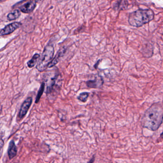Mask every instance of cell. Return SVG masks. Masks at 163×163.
I'll return each mask as SVG.
<instances>
[{"label":"cell","instance_id":"8fae6325","mask_svg":"<svg viewBox=\"0 0 163 163\" xmlns=\"http://www.w3.org/2000/svg\"><path fill=\"white\" fill-rule=\"evenodd\" d=\"M17 150V146H15V143L14 140L10 141L9 144L8 149V155L10 159L13 158L16 156Z\"/></svg>","mask_w":163,"mask_h":163},{"label":"cell","instance_id":"30bf717a","mask_svg":"<svg viewBox=\"0 0 163 163\" xmlns=\"http://www.w3.org/2000/svg\"><path fill=\"white\" fill-rule=\"evenodd\" d=\"M65 51L66 49L65 48H62V49H60L58 51V52L56 54L55 57L53 59L51 62L49 64L48 68H52L53 66H55L56 64H57L59 62V61L60 60V58L63 57V55L65 53Z\"/></svg>","mask_w":163,"mask_h":163},{"label":"cell","instance_id":"2e32d148","mask_svg":"<svg viewBox=\"0 0 163 163\" xmlns=\"http://www.w3.org/2000/svg\"><path fill=\"white\" fill-rule=\"evenodd\" d=\"M94 160L95 156L94 155V156L92 157V158H91V159L90 160V161H89V162H88V163H93V162H94Z\"/></svg>","mask_w":163,"mask_h":163},{"label":"cell","instance_id":"7a4b0ae2","mask_svg":"<svg viewBox=\"0 0 163 163\" xmlns=\"http://www.w3.org/2000/svg\"><path fill=\"white\" fill-rule=\"evenodd\" d=\"M155 13L151 9L139 8L130 13L128 23L134 27H140L154 20Z\"/></svg>","mask_w":163,"mask_h":163},{"label":"cell","instance_id":"3957f363","mask_svg":"<svg viewBox=\"0 0 163 163\" xmlns=\"http://www.w3.org/2000/svg\"><path fill=\"white\" fill-rule=\"evenodd\" d=\"M43 78V82L47 86L46 93L49 98H53L60 89V76L57 72L52 71L45 74Z\"/></svg>","mask_w":163,"mask_h":163},{"label":"cell","instance_id":"e0dca14e","mask_svg":"<svg viewBox=\"0 0 163 163\" xmlns=\"http://www.w3.org/2000/svg\"><path fill=\"white\" fill-rule=\"evenodd\" d=\"M160 137L161 138L163 139V132L161 133V134H160Z\"/></svg>","mask_w":163,"mask_h":163},{"label":"cell","instance_id":"9a60e30c","mask_svg":"<svg viewBox=\"0 0 163 163\" xmlns=\"http://www.w3.org/2000/svg\"><path fill=\"white\" fill-rule=\"evenodd\" d=\"M89 93L87 92H82L80 93L77 99L82 103H85L87 100L88 98L89 97Z\"/></svg>","mask_w":163,"mask_h":163},{"label":"cell","instance_id":"52a82bcc","mask_svg":"<svg viewBox=\"0 0 163 163\" xmlns=\"http://www.w3.org/2000/svg\"><path fill=\"white\" fill-rule=\"evenodd\" d=\"M104 81L103 77L100 76H97L94 79L86 82V85L90 88L98 89L100 88L103 85Z\"/></svg>","mask_w":163,"mask_h":163},{"label":"cell","instance_id":"9c48e42d","mask_svg":"<svg viewBox=\"0 0 163 163\" xmlns=\"http://www.w3.org/2000/svg\"><path fill=\"white\" fill-rule=\"evenodd\" d=\"M132 4H129L128 1H117L113 4L112 8L115 10H124L129 9Z\"/></svg>","mask_w":163,"mask_h":163},{"label":"cell","instance_id":"8992f818","mask_svg":"<svg viewBox=\"0 0 163 163\" xmlns=\"http://www.w3.org/2000/svg\"><path fill=\"white\" fill-rule=\"evenodd\" d=\"M32 101L33 99L31 97H28L23 101L19 112L18 117L20 119L23 118L26 115V114H27V112L32 103Z\"/></svg>","mask_w":163,"mask_h":163},{"label":"cell","instance_id":"ba28073f","mask_svg":"<svg viewBox=\"0 0 163 163\" xmlns=\"http://www.w3.org/2000/svg\"><path fill=\"white\" fill-rule=\"evenodd\" d=\"M36 1H32L28 2L19 7L21 12L25 14H29L33 12L36 6Z\"/></svg>","mask_w":163,"mask_h":163},{"label":"cell","instance_id":"4fadbf2b","mask_svg":"<svg viewBox=\"0 0 163 163\" xmlns=\"http://www.w3.org/2000/svg\"><path fill=\"white\" fill-rule=\"evenodd\" d=\"M40 56L39 54H35L33 56L30 60L28 61L27 62V66L29 68H32L35 65V64L37 63V60L39 59Z\"/></svg>","mask_w":163,"mask_h":163},{"label":"cell","instance_id":"5b68a950","mask_svg":"<svg viewBox=\"0 0 163 163\" xmlns=\"http://www.w3.org/2000/svg\"><path fill=\"white\" fill-rule=\"evenodd\" d=\"M21 26H22V23L17 22L10 23L9 25L5 26L3 29H2L0 33L1 35L3 36V35H10L11 33H13L18 28L21 27Z\"/></svg>","mask_w":163,"mask_h":163},{"label":"cell","instance_id":"7c38bea8","mask_svg":"<svg viewBox=\"0 0 163 163\" xmlns=\"http://www.w3.org/2000/svg\"><path fill=\"white\" fill-rule=\"evenodd\" d=\"M20 15H21V11L18 9H16L8 14L7 15V17L9 21H13L19 18Z\"/></svg>","mask_w":163,"mask_h":163},{"label":"cell","instance_id":"5bb4252c","mask_svg":"<svg viewBox=\"0 0 163 163\" xmlns=\"http://www.w3.org/2000/svg\"><path fill=\"white\" fill-rule=\"evenodd\" d=\"M45 86V83L44 82H43L42 84H41V86H40V88L39 90L38 91L37 96H36V100H35V103H38V101H39L41 96H42V94L43 93Z\"/></svg>","mask_w":163,"mask_h":163},{"label":"cell","instance_id":"277c9868","mask_svg":"<svg viewBox=\"0 0 163 163\" xmlns=\"http://www.w3.org/2000/svg\"><path fill=\"white\" fill-rule=\"evenodd\" d=\"M54 54V48L51 45L48 44L45 48L41 57L39 59L36 66V69L40 72H43L48 68L52 61Z\"/></svg>","mask_w":163,"mask_h":163},{"label":"cell","instance_id":"6da1fadb","mask_svg":"<svg viewBox=\"0 0 163 163\" xmlns=\"http://www.w3.org/2000/svg\"><path fill=\"white\" fill-rule=\"evenodd\" d=\"M163 121V101L154 103L145 111L141 119L143 128L155 131Z\"/></svg>","mask_w":163,"mask_h":163}]
</instances>
